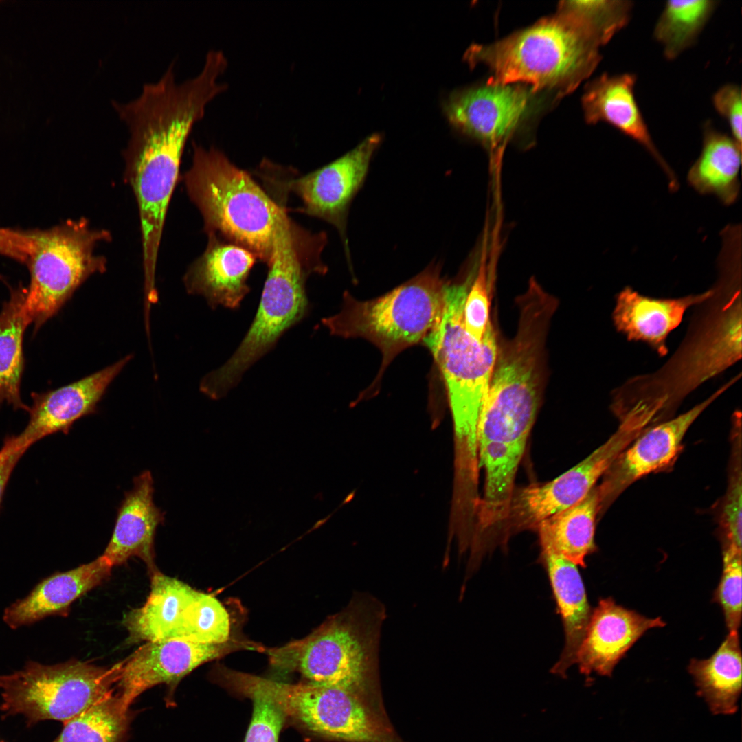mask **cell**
I'll list each match as a JSON object with an SVG mask.
<instances>
[{
  "mask_svg": "<svg viewBox=\"0 0 742 742\" xmlns=\"http://www.w3.org/2000/svg\"><path fill=\"white\" fill-rule=\"evenodd\" d=\"M741 414L732 416V449L727 490L719 515L723 548L741 551L742 540V470Z\"/></svg>",
  "mask_w": 742,
  "mask_h": 742,
  "instance_id": "d6a6232c",
  "label": "cell"
},
{
  "mask_svg": "<svg viewBox=\"0 0 742 742\" xmlns=\"http://www.w3.org/2000/svg\"><path fill=\"white\" fill-rule=\"evenodd\" d=\"M636 79L629 73L603 74L589 82L582 98L585 120L607 122L642 145L664 170L671 188L676 189L674 172L655 146L636 101Z\"/></svg>",
  "mask_w": 742,
  "mask_h": 742,
  "instance_id": "ffe728a7",
  "label": "cell"
},
{
  "mask_svg": "<svg viewBox=\"0 0 742 742\" xmlns=\"http://www.w3.org/2000/svg\"><path fill=\"white\" fill-rule=\"evenodd\" d=\"M600 511L597 486L581 501L541 521L538 532L541 549L550 550L577 566L596 550V521Z\"/></svg>",
  "mask_w": 742,
  "mask_h": 742,
  "instance_id": "4316f807",
  "label": "cell"
},
{
  "mask_svg": "<svg viewBox=\"0 0 742 742\" xmlns=\"http://www.w3.org/2000/svg\"><path fill=\"white\" fill-rule=\"evenodd\" d=\"M741 552L723 548V571L715 599L721 605L729 632L738 631L741 620Z\"/></svg>",
  "mask_w": 742,
  "mask_h": 742,
  "instance_id": "d590c367",
  "label": "cell"
},
{
  "mask_svg": "<svg viewBox=\"0 0 742 742\" xmlns=\"http://www.w3.org/2000/svg\"><path fill=\"white\" fill-rule=\"evenodd\" d=\"M112 567L101 556L74 569L54 574L25 597L7 607L4 622L11 629L30 625L51 616L66 615L79 597L106 579Z\"/></svg>",
  "mask_w": 742,
  "mask_h": 742,
  "instance_id": "7402d4cb",
  "label": "cell"
},
{
  "mask_svg": "<svg viewBox=\"0 0 742 742\" xmlns=\"http://www.w3.org/2000/svg\"><path fill=\"white\" fill-rule=\"evenodd\" d=\"M236 647L228 641L221 644L181 640L147 642L119 662L117 695L130 708L138 696L156 685L166 684L173 693L172 689L186 675Z\"/></svg>",
  "mask_w": 742,
  "mask_h": 742,
  "instance_id": "2e32d148",
  "label": "cell"
},
{
  "mask_svg": "<svg viewBox=\"0 0 742 742\" xmlns=\"http://www.w3.org/2000/svg\"><path fill=\"white\" fill-rule=\"evenodd\" d=\"M308 235L293 223L286 210L282 212L253 322L231 357L201 380L202 389L210 398L216 400L225 396L287 330L307 315L306 280L313 273L324 274L327 271L320 258L305 257L302 242Z\"/></svg>",
  "mask_w": 742,
  "mask_h": 742,
  "instance_id": "277c9868",
  "label": "cell"
},
{
  "mask_svg": "<svg viewBox=\"0 0 742 742\" xmlns=\"http://www.w3.org/2000/svg\"><path fill=\"white\" fill-rule=\"evenodd\" d=\"M119 668V663L106 668L76 660L50 665L27 661L21 669L0 675V709L30 723H65L114 691Z\"/></svg>",
  "mask_w": 742,
  "mask_h": 742,
  "instance_id": "9c48e42d",
  "label": "cell"
},
{
  "mask_svg": "<svg viewBox=\"0 0 742 742\" xmlns=\"http://www.w3.org/2000/svg\"><path fill=\"white\" fill-rule=\"evenodd\" d=\"M446 284L439 265L431 264L413 278L372 300L360 301L346 291L340 311L322 319L332 335L364 338L380 349L383 360L379 371L361 396L378 391L394 358L422 343L434 328L442 313Z\"/></svg>",
  "mask_w": 742,
  "mask_h": 742,
  "instance_id": "8992f818",
  "label": "cell"
},
{
  "mask_svg": "<svg viewBox=\"0 0 742 742\" xmlns=\"http://www.w3.org/2000/svg\"><path fill=\"white\" fill-rule=\"evenodd\" d=\"M640 432L630 423H620L608 440L567 471L548 482L515 489L503 524V541L513 533L536 530L545 519L583 499Z\"/></svg>",
  "mask_w": 742,
  "mask_h": 742,
  "instance_id": "7c38bea8",
  "label": "cell"
},
{
  "mask_svg": "<svg viewBox=\"0 0 742 742\" xmlns=\"http://www.w3.org/2000/svg\"><path fill=\"white\" fill-rule=\"evenodd\" d=\"M237 684L258 690L280 708L286 719L318 736L348 742H374L371 715L347 688L308 682L289 684L238 672Z\"/></svg>",
  "mask_w": 742,
  "mask_h": 742,
  "instance_id": "8fae6325",
  "label": "cell"
},
{
  "mask_svg": "<svg viewBox=\"0 0 742 742\" xmlns=\"http://www.w3.org/2000/svg\"><path fill=\"white\" fill-rule=\"evenodd\" d=\"M131 359L128 355L116 363L80 380L45 392H32L29 420L16 435L28 450L36 442L52 434H67L78 419L95 412L107 387Z\"/></svg>",
  "mask_w": 742,
  "mask_h": 742,
  "instance_id": "e0dca14e",
  "label": "cell"
},
{
  "mask_svg": "<svg viewBox=\"0 0 742 742\" xmlns=\"http://www.w3.org/2000/svg\"><path fill=\"white\" fill-rule=\"evenodd\" d=\"M728 297L664 368L638 379V385L653 388L633 395L629 404L653 409L663 417L688 393L741 358V289Z\"/></svg>",
  "mask_w": 742,
  "mask_h": 742,
  "instance_id": "30bf717a",
  "label": "cell"
},
{
  "mask_svg": "<svg viewBox=\"0 0 742 742\" xmlns=\"http://www.w3.org/2000/svg\"><path fill=\"white\" fill-rule=\"evenodd\" d=\"M712 104L717 113L728 122L731 137L741 146L742 98L740 87L726 84L713 95Z\"/></svg>",
  "mask_w": 742,
  "mask_h": 742,
  "instance_id": "74e56055",
  "label": "cell"
},
{
  "mask_svg": "<svg viewBox=\"0 0 742 742\" xmlns=\"http://www.w3.org/2000/svg\"><path fill=\"white\" fill-rule=\"evenodd\" d=\"M207 236L205 251L183 276L185 287L188 293L204 297L212 308L236 309L249 292L247 280L258 258L215 234Z\"/></svg>",
  "mask_w": 742,
  "mask_h": 742,
  "instance_id": "d6986e66",
  "label": "cell"
},
{
  "mask_svg": "<svg viewBox=\"0 0 742 742\" xmlns=\"http://www.w3.org/2000/svg\"><path fill=\"white\" fill-rule=\"evenodd\" d=\"M715 291L679 298L655 299L627 286L616 297L614 323L628 340L646 342L664 356L668 352L667 337L679 325L686 310L706 302Z\"/></svg>",
  "mask_w": 742,
  "mask_h": 742,
  "instance_id": "603a6c76",
  "label": "cell"
},
{
  "mask_svg": "<svg viewBox=\"0 0 742 742\" xmlns=\"http://www.w3.org/2000/svg\"><path fill=\"white\" fill-rule=\"evenodd\" d=\"M717 3L713 0L666 1L653 34L667 59H675L695 43Z\"/></svg>",
  "mask_w": 742,
  "mask_h": 742,
  "instance_id": "4dcf8cb0",
  "label": "cell"
},
{
  "mask_svg": "<svg viewBox=\"0 0 742 742\" xmlns=\"http://www.w3.org/2000/svg\"><path fill=\"white\" fill-rule=\"evenodd\" d=\"M133 714L114 693L65 723L53 742H126Z\"/></svg>",
  "mask_w": 742,
  "mask_h": 742,
  "instance_id": "f546056e",
  "label": "cell"
},
{
  "mask_svg": "<svg viewBox=\"0 0 742 742\" xmlns=\"http://www.w3.org/2000/svg\"><path fill=\"white\" fill-rule=\"evenodd\" d=\"M26 287L22 284L10 290L0 311V404L29 412L21 395L24 369L23 335L31 322L26 312Z\"/></svg>",
  "mask_w": 742,
  "mask_h": 742,
  "instance_id": "f1b7e54d",
  "label": "cell"
},
{
  "mask_svg": "<svg viewBox=\"0 0 742 742\" xmlns=\"http://www.w3.org/2000/svg\"><path fill=\"white\" fill-rule=\"evenodd\" d=\"M532 93L519 85L486 83L452 93L444 110L452 126L500 153L526 115Z\"/></svg>",
  "mask_w": 742,
  "mask_h": 742,
  "instance_id": "9a60e30c",
  "label": "cell"
},
{
  "mask_svg": "<svg viewBox=\"0 0 742 742\" xmlns=\"http://www.w3.org/2000/svg\"><path fill=\"white\" fill-rule=\"evenodd\" d=\"M697 688L714 715L737 710L741 692V652L738 631L729 632L716 652L706 660H692L688 666Z\"/></svg>",
  "mask_w": 742,
  "mask_h": 742,
  "instance_id": "83f0119b",
  "label": "cell"
},
{
  "mask_svg": "<svg viewBox=\"0 0 742 742\" xmlns=\"http://www.w3.org/2000/svg\"><path fill=\"white\" fill-rule=\"evenodd\" d=\"M741 153V146L731 136L706 122L701 153L688 173L689 184L700 194L715 195L726 205L734 203L740 191Z\"/></svg>",
  "mask_w": 742,
  "mask_h": 742,
  "instance_id": "484cf974",
  "label": "cell"
},
{
  "mask_svg": "<svg viewBox=\"0 0 742 742\" xmlns=\"http://www.w3.org/2000/svg\"><path fill=\"white\" fill-rule=\"evenodd\" d=\"M27 451L16 435L7 436L0 448V506L8 481L21 458Z\"/></svg>",
  "mask_w": 742,
  "mask_h": 742,
  "instance_id": "ab89813d",
  "label": "cell"
},
{
  "mask_svg": "<svg viewBox=\"0 0 742 742\" xmlns=\"http://www.w3.org/2000/svg\"><path fill=\"white\" fill-rule=\"evenodd\" d=\"M193 145L192 165L183 181L203 217L205 232L249 250L267 264L285 207L221 150Z\"/></svg>",
  "mask_w": 742,
  "mask_h": 742,
  "instance_id": "5b68a950",
  "label": "cell"
},
{
  "mask_svg": "<svg viewBox=\"0 0 742 742\" xmlns=\"http://www.w3.org/2000/svg\"><path fill=\"white\" fill-rule=\"evenodd\" d=\"M28 232L30 245L25 265L30 280L25 306L36 332L90 276L105 272L106 258L95 250L112 236L106 229L93 227L83 217Z\"/></svg>",
  "mask_w": 742,
  "mask_h": 742,
  "instance_id": "ba28073f",
  "label": "cell"
},
{
  "mask_svg": "<svg viewBox=\"0 0 742 742\" xmlns=\"http://www.w3.org/2000/svg\"><path fill=\"white\" fill-rule=\"evenodd\" d=\"M476 273L477 268L471 266L457 280L447 281L440 320L422 341L445 380L453 418L455 466L464 470L478 465L477 425L498 346L492 323L482 340L464 326V302Z\"/></svg>",
  "mask_w": 742,
  "mask_h": 742,
  "instance_id": "3957f363",
  "label": "cell"
},
{
  "mask_svg": "<svg viewBox=\"0 0 742 742\" xmlns=\"http://www.w3.org/2000/svg\"><path fill=\"white\" fill-rule=\"evenodd\" d=\"M228 613L214 596L199 592L183 611L172 640L202 644L228 641Z\"/></svg>",
  "mask_w": 742,
  "mask_h": 742,
  "instance_id": "1f68e13d",
  "label": "cell"
},
{
  "mask_svg": "<svg viewBox=\"0 0 742 742\" xmlns=\"http://www.w3.org/2000/svg\"><path fill=\"white\" fill-rule=\"evenodd\" d=\"M385 617L379 600L357 592L343 611L306 638L271 654V659L280 668L297 670L306 682L355 692L376 664Z\"/></svg>",
  "mask_w": 742,
  "mask_h": 742,
  "instance_id": "52a82bcc",
  "label": "cell"
},
{
  "mask_svg": "<svg viewBox=\"0 0 742 742\" xmlns=\"http://www.w3.org/2000/svg\"><path fill=\"white\" fill-rule=\"evenodd\" d=\"M197 592L178 579L154 571L146 603L127 613L122 620L129 640H172L181 613Z\"/></svg>",
  "mask_w": 742,
  "mask_h": 742,
  "instance_id": "d4e9b609",
  "label": "cell"
},
{
  "mask_svg": "<svg viewBox=\"0 0 742 742\" xmlns=\"http://www.w3.org/2000/svg\"><path fill=\"white\" fill-rule=\"evenodd\" d=\"M736 381L731 379L709 398L676 418L642 431L617 458L597 486L603 513L630 485L641 477L671 467L682 451L684 437L693 422Z\"/></svg>",
  "mask_w": 742,
  "mask_h": 742,
  "instance_id": "5bb4252c",
  "label": "cell"
},
{
  "mask_svg": "<svg viewBox=\"0 0 742 742\" xmlns=\"http://www.w3.org/2000/svg\"><path fill=\"white\" fill-rule=\"evenodd\" d=\"M29 245L28 229L0 227V255L25 265Z\"/></svg>",
  "mask_w": 742,
  "mask_h": 742,
  "instance_id": "f35d334b",
  "label": "cell"
},
{
  "mask_svg": "<svg viewBox=\"0 0 742 742\" xmlns=\"http://www.w3.org/2000/svg\"><path fill=\"white\" fill-rule=\"evenodd\" d=\"M231 688L252 701V715L244 742H278L286 718L276 703L254 688L240 685Z\"/></svg>",
  "mask_w": 742,
  "mask_h": 742,
  "instance_id": "e575fe53",
  "label": "cell"
},
{
  "mask_svg": "<svg viewBox=\"0 0 742 742\" xmlns=\"http://www.w3.org/2000/svg\"><path fill=\"white\" fill-rule=\"evenodd\" d=\"M490 282L485 249L482 248L478 269L467 293L463 312L466 329L479 340L483 339L491 324L489 317Z\"/></svg>",
  "mask_w": 742,
  "mask_h": 742,
  "instance_id": "8d00e7d4",
  "label": "cell"
},
{
  "mask_svg": "<svg viewBox=\"0 0 742 742\" xmlns=\"http://www.w3.org/2000/svg\"><path fill=\"white\" fill-rule=\"evenodd\" d=\"M588 26L600 45L607 43L629 22L633 2L628 0L565 1Z\"/></svg>",
  "mask_w": 742,
  "mask_h": 742,
  "instance_id": "836d02e7",
  "label": "cell"
},
{
  "mask_svg": "<svg viewBox=\"0 0 742 742\" xmlns=\"http://www.w3.org/2000/svg\"><path fill=\"white\" fill-rule=\"evenodd\" d=\"M660 618H650L617 605L611 598L600 599L592 610L575 664L581 673L594 672L611 676L630 647L647 630L662 627Z\"/></svg>",
  "mask_w": 742,
  "mask_h": 742,
  "instance_id": "ac0fdd59",
  "label": "cell"
},
{
  "mask_svg": "<svg viewBox=\"0 0 742 742\" xmlns=\"http://www.w3.org/2000/svg\"><path fill=\"white\" fill-rule=\"evenodd\" d=\"M600 44L563 1L557 13L489 45H473L465 58L489 68L491 85L527 84L533 93L562 96L588 78L600 60Z\"/></svg>",
  "mask_w": 742,
  "mask_h": 742,
  "instance_id": "7a4b0ae2",
  "label": "cell"
},
{
  "mask_svg": "<svg viewBox=\"0 0 742 742\" xmlns=\"http://www.w3.org/2000/svg\"><path fill=\"white\" fill-rule=\"evenodd\" d=\"M173 63L158 80L144 83L137 98L111 102L129 130L123 150L124 178L137 201L142 260L148 263L158 258L190 133L207 104L227 90V85L219 81V71L208 65L195 76L177 82Z\"/></svg>",
  "mask_w": 742,
  "mask_h": 742,
  "instance_id": "6da1fadb",
  "label": "cell"
},
{
  "mask_svg": "<svg viewBox=\"0 0 742 742\" xmlns=\"http://www.w3.org/2000/svg\"><path fill=\"white\" fill-rule=\"evenodd\" d=\"M381 141L379 134L366 137L343 156L307 175L288 180L263 179L276 183L282 192H294L303 203L296 210L321 218L339 232L348 255L346 236L349 205L364 182L372 155Z\"/></svg>",
  "mask_w": 742,
  "mask_h": 742,
  "instance_id": "4fadbf2b",
  "label": "cell"
},
{
  "mask_svg": "<svg viewBox=\"0 0 742 742\" xmlns=\"http://www.w3.org/2000/svg\"><path fill=\"white\" fill-rule=\"evenodd\" d=\"M154 492L152 474L145 471L134 478L132 489L125 493L111 537L101 555L112 567L137 556L153 568L155 532L165 515L154 503Z\"/></svg>",
  "mask_w": 742,
  "mask_h": 742,
  "instance_id": "44dd1931",
  "label": "cell"
},
{
  "mask_svg": "<svg viewBox=\"0 0 742 742\" xmlns=\"http://www.w3.org/2000/svg\"><path fill=\"white\" fill-rule=\"evenodd\" d=\"M541 561L548 576L565 633L563 651L550 671L565 678L568 668L575 664L592 610L576 565L547 549H541Z\"/></svg>",
  "mask_w": 742,
  "mask_h": 742,
  "instance_id": "cb8c5ba5",
  "label": "cell"
}]
</instances>
